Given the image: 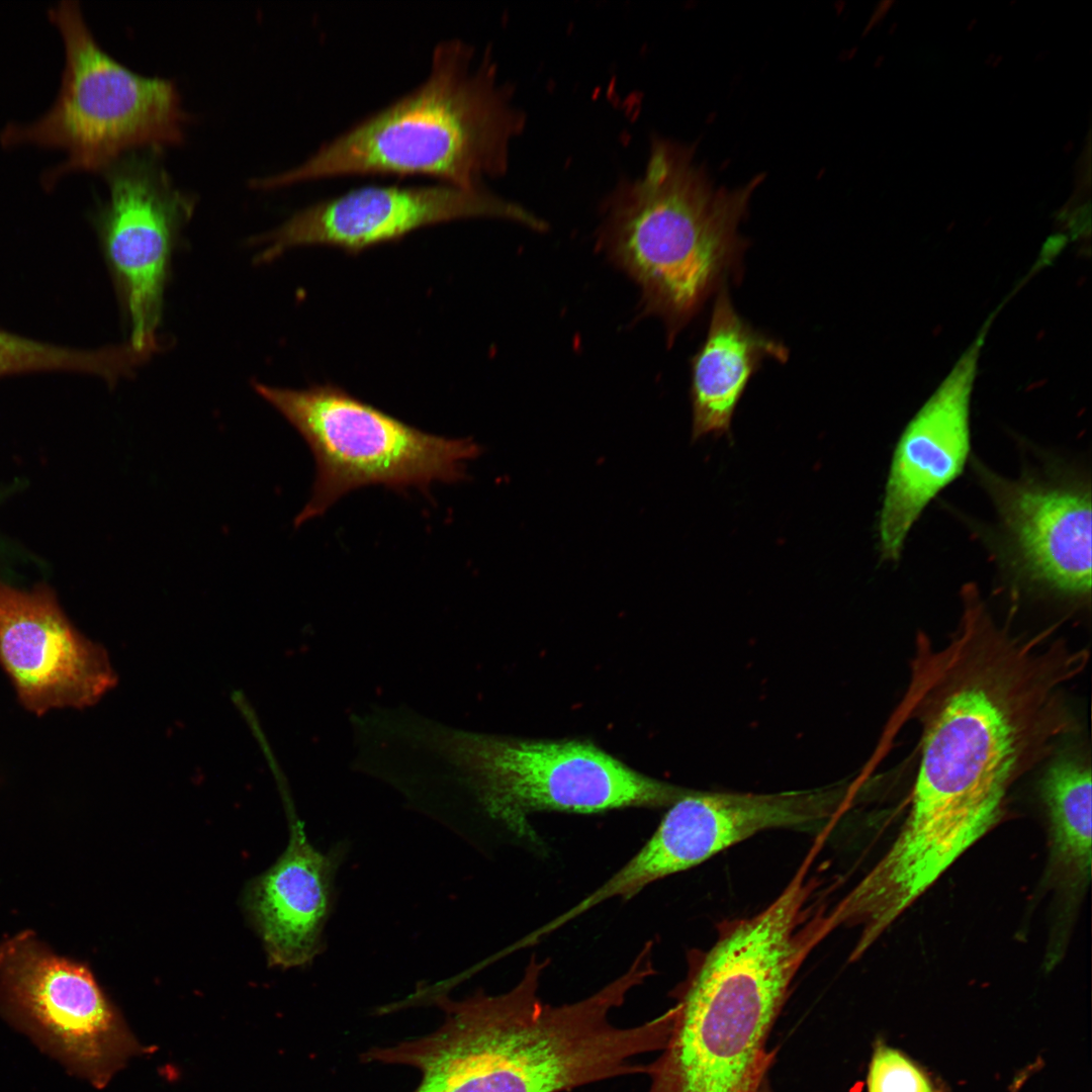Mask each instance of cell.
I'll use <instances>...</instances> for the list:
<instances>
[{
	"label": "cell",
	"mask_w": 1092,
	"mask_h": 1092,
	"mask_svg": "<svg viewBox=\"0 0 1092 1092\" xmlns=\"http://www.w3.org/2000/svg\"><path fill=\"white\" fill-rule=\"evenodd\" d=\"M756 1092H772L768 1082V1076L762 1081Z\"/></svg>",
	"instance_id": "22"
},
{
	"label": "cell",
	"mask_w": 1092,
	"mask_h": 1092,
	"mask_svg": "<svg viewBox=\"0 0 1092 1092\" xmlns=\"http://www.w3.org/2000/svg\"><path fill=\"white\" fill-rule=\"evenodd\" d=\"M789 357L781 342L755 330L735 310L727 285L717 291L707 337L691 361L692 439L729 433L747 383L762 361Z\"/></svg>",
	"instance_id": "17"
},
{
	"label": "cell",
	"mask_w": 1092,
	"mask_h": 1092,
	"mask_svg": "<svg viewBox=\"0 0 1092 1092\" xmlns=\"http://www.w3.org/2000/svg\"><path fill=\"white\" fill-rule=\"evenodd\" d=\"M868 1092H941L929 1075L906 1054L875 1042L867 1073Z\"/></svg>",
	"instance_id": "20"
},
{
	"label": "cell",
	"mask_w": 1092,
	"mask_h": 1092,
	"mask_svg": "<svg viewBox=\"0 0 1092 1092\" xmlns=\"http://www.w3.org/2000/svg\"><path fill=\"white\" fill-rule=\"evenodd\" d=\"M0 1010L97 1088L140 1051L91 973L31 938H17L0 952Z\"/></svg>",
	"instance_id": "10"
},
{
	"label": "cell",
	"mask_w": 1092,
	"mask_h": 1092,
	"mask_svg": "<svg viewBox=\"0 0 1092 1092\" xmlns=\"http://www.w3.org/2000/svg\"><path fill=\"white\" fill-rule=\"evenodd\" d=\"M462 758L478 803L520 839L536 842L532 813L668 808L695 790L642 775L595 744L467 735Z\"/></svg>",
	"instance_id": "8"
},
{
	"label": "cell",
	"mask_w": 1092,
	"mask_h": 1092,
	"mask_svg": "<svg viewBox=\"0 0 1092 1092\" xmlns=\"http://www.w3.org/2000/svg\"><path fill=\"white\" fill-rule=\"evenodd\" d=\"M1091 768L1076 754L1048 765L1040 784L1050 835V861L1059 883L1084 888L1091 874Z\"/></svg>",
	"instance_id": "18"
},
{
	"label": "cell",
	"mask_w": 1092,
	"mask_h": 1092,
	"mask_svg": "<svg viewBox=\"0 0 1092 1092\" xmlns=\"http://www.w3.org/2000/svg\"><path fill=\"white\" fill-rule=\"evenodd\" d=\"M818 945L805 914L782 899L723 923L672 993L670 1030L647 1064V1092H756L776 1055L769 1032Z\"/></svg>",
	"instance_id": "2"
},
{
	"label": "cell",
	"mask_w": 1092,
	"mask_h": 1092,
	"mask_svg": "<svg viewBox=\"0 0 1092 1092\" xmlns=\"http://www.w3.org/2000/svg\"><path fill=\"white\" fill-rule=\"evenodd\" d=\"M539 981L523 975L505 993L445 997L433 1032L374 1048L365 1062L412 1067L414 1092H567L593 1084L598 1055L578 1013L539 996Z\"/></svg>",
	"instance_id": "5"
},
{
	"label": "cell",
	"mask_w": 1092,
	"mask_h": 1092,
	"mask_svg": "<svg viewBox=\"0 0 1092 1092\" xmlns=\"http://www.w3.org/2000/svg\"><path fill=\"white\" fill-rule=\"evenodd\" d=\"M962 602L948 639L917 637L902 703L918 759L907 816L876 870L909 897L999 823L1015 782L1075 730L1066 693L1089 655L1053 628L997 622L977 590Z\"/></svg>",
	"instance_id": "1"
},
{
	"label": "cell",
	"mask_w": 1092,
	"mask_h": 1092,
	"mask_svg": "<svg viewBox=\"0 0 1092 1092\" xmlns=\"http://www.w3.org/2000/svg\"><path fill=\"white\" fill-rule=\"evenodd\" d=\"M65 47L60 91L52 107L27 124H8L4 146L31 144L67 154L46 185L71 171H103L138 150L181 144L189 114L174 81L131 71L107 54L76 1L49 10Z\"/></svg>",
	"instance_id": "6"
},
{
	"label": "cell",
	"mask_w": 1092,
	"mask_h": 1092,
	"mask_svg": "<svg viewBox=\"0 0 1092 1092\" xmlns=\"http://www.w3.org/2000/svg\"><path fill=\"white\" fill-rule=\"evenodd\" d=\"M123 358L115 346L80 350L29 339L0 328V377L34 372L94 374L107 382L120 375Z\"/></svg>",
	"instance_id": "19"
},
{
	"label": "cell",
	"mask_w": 1092,
	"mask_h": 1092,
	"mask_svg": "<svg viewBox=\"0 0 1092 1092\" xmlns=\"http://www.w3.org/2000/svg\"><path fill=\"white\" fill-rule=\"evenodd\" d=\"M762 180L715 187L695 147L655 136L643 172L606 197L598 242L639 285L645 313L663 321L669 344L714 291L741 276L747 243L738 225Z\"/></svg>",
	"instance_id": "4"
},
{
	"label": "cell",
	"mask_w": 1092,
	"mask_h": 1092,
	"mask_svg": "<svg viewBox=\"0 0 1092 1092\" xmlns=\"http://www.w3.org/2000/svg\"><path fill=\"white\" fill-rule=\"evenodd\" d=\"M162 151L129 152L102 173L108 198L94 217L104 258L129 326L132 348H160L165 287L171 259L196 196L178 188Z\"/></svg>",
	"instance_id": "9"
},
{
	"label": "cell",
	"mask_w": 1092,
	"mask_h": 1092,
	"mask_svg": "<svg viewBox=\"0 0 1092 1092\" xmlns=\"http://www.w3.org/2000/svg\"><path fill=\"white\" fill-rule=\"evenodd\" d=\"M991 320L908 423L896 445L879 521L885 561L899 559L927 505L964 471L971 450L972 391Z\"/></svg>",
	"instance_id": "15"
},
{
	"label": "cell",
	"mask_w": 1092,
	"mask_h": 1092,
	"mask_svg": "<svg viewBox=\"0 0 1092 1092\" xmlns=\"http://www.w3.org/2000/svg\"><path fill=\"white\" fill-rule=\"evenodd\" d=\"M853 786L754 794L695 790L668 807L645 844L606 882L613 898L630 899L650 884L690 870L757 833L834 825Z\"/></svg>",
	"instance_id": "11"
},
{
	"label": "cell",
	"mask_w": 1092,
	"mask_h": 1092,
	"mask_svg": "<svg viewBox=\"0 0 1092 1092\" xmlns=\"http://www.w3.org/2000/svg\"><path fill=\"white\" fill-rule=\"evenodd\" d=\"M999 518L1006 561L1021 580L1086 599L1091 593V490L1076 479L1003 477L974 461Z\"/></svg>",
	"instance_id": "13"
},
{
	"label": "cell",
	"mask_w": 1092,
	"mask_h": 1092,
	"mask_svg": "<svg viewBox=\"0 0 1092 1092\" xmlns=\"http://www.w3.org/2000/svg\"><path fill=\"white\" fill-rule=\"evenodd\" d=\"M339 860L338 850L315 848L295 824L283 853L251 884L247 906L271 965L303 967L323 952Z\"/></svg>",
	"instance_id": "16"
},
{
	"label": "cell",
	"mask_w": 1092,
	"mask_h": 1092,
	"mask_svg": "<svg viewBox=\"0 0 1092 1092\" xmlns=\"http://www.w3.org/2000/svg\"><path fill=\"white\" fill-rule=\"evenodd\" d=\"M471 217L514 220L534 230L545 224L520 205L484 186L463 188L437 182L425 185H363L317 201L281 225L258 237L259 263L288 249L324 245L348 253L403 238L418 229Z\"/></svg>",
	"instance_id": "12"
},
{
	"label": "cell",
	"mask_w": 1092,
	"mask_h": 1092,
	"mask_svg": "<svg viewBox=\"0 0 1092 1092\" xmlns=\"http://www.w3.org/2000/svg\"><path fill=\"white\" fill-rule=\"evenodd\" d=\"M526 116L492 57L462 39L439 41L414 89L324 142L297 166L250 184L271 189L347 175H425L463 188L504 175Z\"/></svg>",
	"instance_id": "3"
},
{
	"label": "cell",
	"mask_w": 1092,
	"mask_h": 1092,
	"mask_svg": "<svg viewBox=\"0 0 1092 1092\" xmlns=\"http://www.w3.org/2000/svg\"><path fill=\"white\" fill-rule=\"evenodd\" d=\"M836 903H837V901L835 902V904H834V906H833V913H834V917H835V920H836V922H837V924H838L839 926H841V927H846V926H845V925H844V924H843V923H842V922H841V921L839 920V918H838V915H837V912H836ZM847 928H848V927H847ZM856 943H857V945H858V946H859L860 948H862V949H869V948H871V947H872V946H873V945L875 944V943H874V944H867V943L862 942V941H861V940L859 939V937H858V934H857V939H856Z\"/></svg>",
	"instance_id": "21"
},
{
	"label": "cell",
	"mask_w": 1092,
	"mask_h": 1092,
	"mask_svg": "<svg viewBox=\"0 0 1092 1092\" xmlns=\"http://www.w3.org/2000/svg\"><path fill=\"white\" fill-rule=\"evenodd\" d=\"M0 665L36 715L95 704L115 682L105 650L72 625L42 584L21 590L0 580Z\"/></svg>",
	"instance_id": "14"
},
{
	"label": "cell",
	"mask_w": 1092,
	"mask_h": 1092,
	"mask_svg": "<svg viewBox=\"0 0 1092 1092\" xmlns=\"http://www.w3.org/2000/svg\"><path fill=\"white\" fill-rule=\"evenodd\" d=\"M307 444L315 463L311 495L294 519L298 528L352 490L382 485L427 490L466 477L481 452L471 438L424 432L327 383L304 389L254 384Z\"/></svg>",
	"instance_id": "7"
}]
</instances>
